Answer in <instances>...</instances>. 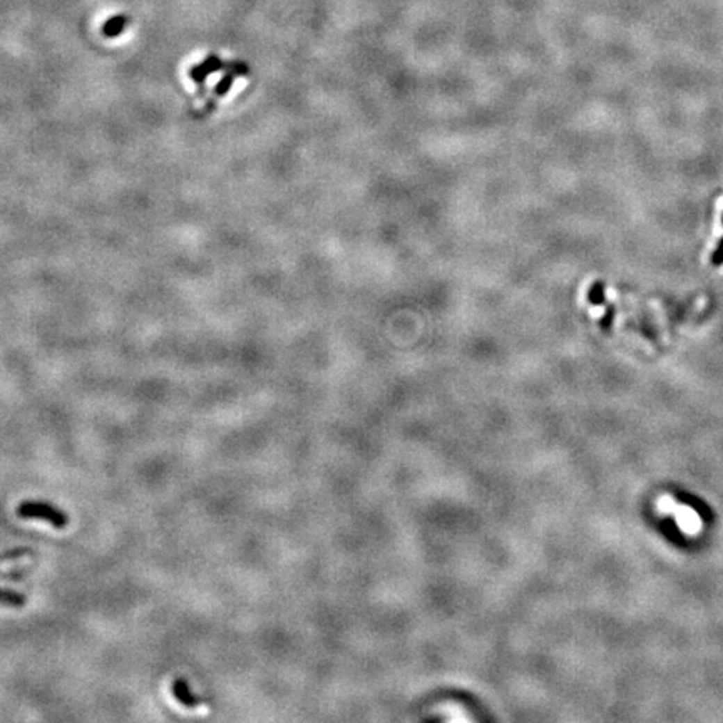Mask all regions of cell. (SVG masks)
<instances>
[{
  "instance_id": "cell-1",
  "label": "cell",
  "mask_w": 723,
  "mask_h": 723,
  "mask_svg": "<svg viewBox=\"0 0 723 723\" xmlns=\"http://www.w3.org/2000/svg\"><path fill=\"white\" fill-rule=\"evenodd\" d=\"M17 516L22 519H42L57 529H63L69 524V516L59 507L40 501H26L17 507Z\"/></svg>"
},
{
  "instance_id": "cell-2",
  "label": "cell",
  "mask_w": 723,
  "mask_h": 723,
  "mask_svg": "<svg viewBox=\"0 0 723 723\" xmlns=\"http://www.w3.org/2000/svg\"><path fill=\"white\" fill-rule=\"evenodd\" d=\"M171 690L176 700H178L181 705L186 706V708H196V706L203 704V700H200V698L191 692L190 685H188V681L184 680V678H176V680L172 681Z\"/></svg>"
},
{
  "instance_id": "cell-5",
  "label": "cell",
  "mask_w": 723,
  "mask_h": 723,
  "mask_svg": "<svg viewBox=\"0 0 723 723\" xmlns=\"http://www.w3.org/2000/svg\"><path fill=\"white\" fill-rule=\"evenodd\" d=\"M712 265H715V266L723 265V236H722V240L718 241L717 248H715V252L712 254Z\"/></svg>"
},
{
  "instance_id": "cell-3",
  "label": "cell",
  "mask_w": 723,
  "mask_h": 723,
  "mask_svg": "<svg viewBox=\"0 0 723 723\" xmlns=\"http://www.w3.org/2000/svg\"><path fill=\"white\" fill-rule=\"evenodd\" d=\"M0 605L22 608L24 605H26V598H24L20 593H15V591L0 590Z\"/></svg>"
},
{
  "instance_id": "cell-4",
  "label": "cell",
  "mask_w": 723,
  "mask_h": 723,
  "mask_svg": "<svg viewBox=\"0 0 723 723\" xmlns=\"http://www.w3.org/2000/svg\"><path fill=\"white\" fill-rule=\"evenodd\" d=\"M587 298H590L593 305H603L605 303V285L603 283H594Z\"/></svg>"
},
{
  "instance_id": "cell-6",
  "label": "cell",
  "mask_w": 723,
  "mask_h": 723,
  "mask_svg": "<svg viewBox=\"0 0 723 723\" xmlns=\"http://www.w3.org/2000/svg\"><path fill=\"white\" fill-rule=\"evenodd\" d=\"M722 223H723V216H722Z\"/></svg>"
}]
</instances>
